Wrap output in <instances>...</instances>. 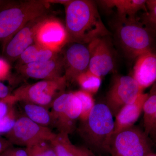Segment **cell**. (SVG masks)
Listing matches in <instances>:
<instances>
[{
	"instance_id": "1",
	"label": "cell",
	"mask_w": 156,
	"mask_h": 156,
	"mask_svg": "<svg viewBox=\"0 0 156 156\" xmlns=\"http://www.w3.org/2000/svg\"><path fill=\"white\" fill-rule=\"evenodd\" d=\"M64 5L67 43L89 44L95 39L109 35L93 1H69Z\"/></svg>"
},
{
	"instance_id": "2",
	"label": "cell",
	"mask_w": 156,
	"mask_h": 156,
	"mask_svg": "<svg viewBox=\"0 0 156 156\" xmlns=\"http://www.w3.org/2000/svg\"><path fill=\"white\" fill-rule=\"evenodd\" d=\"M49 9L47 1H4L0 6V42L3 47L27 23L48 15Z\"/></svg>"
},
{
	"instance_id": "3",
	"label": "cell",
	"mask_w": 156,
	"mask_h": 156,
	"mask_svg": "<svg viewBox=\"0 0 156 156\" xmlns=\"http://www.w3.org/2000/svg\"><path fill=\"white\" fill-rule=\"evenodd\" d=\"M115 128L113 116L106 105L95 104L78 131L85 142L94 150L109 153Z\"/></svg>"
},
{
	"instance_id": "4",
	"label": "cell",
	"mask_w": 156,
	"mask_h": 156,
	"mask_svg": "<svg viewBox=\"0 0 156 156\" xmlns=\"http://www.w3.org/2000/svg\"><path fill=\"white\" fill-rule=\"evenodd\" d=\"M115 35L126 56L137 58L152 51L154 38L151 30L137 17L117 19L115 23Z\"/></svg>"
},
{
	"instance_id": "5",
	"label": "cell",
	"mask_w": 156,
	"mask_h": 156,
	"mask_svg": "<svg viewBox=\"0 0 156 156\" xmlns=\"http://www.w3.org/2000/svg\"><path fill=\"white\" fill-rule=\"evenodd\" d=\"M66 83L64 76L53 80H43L20 87L12 95L17 102L35 104L49 109L56 98L64 92Z\"/></svg>"
},
{
	"instance_id": "6",
	"label": "cell",
	"mask_w": 156,
	"mask_h": 156,
	"mask_svg": "<svg viewBox=\"0 0 156 156\" xmlns=\"http://www.w3.org/2000/svg\"><path fill=\"white\" fill-rule=\"evenodd\" d=\"M50 108L52 126L58 133H72L82 110L80 101L73 92H63L54 100Z\"/></svg>"
},
{
	"instance_id": "7",
	"label": "cell",
	"mask_w": 156,
	"mask_h": 156,
	"mask_svg": "<svg viewBox=\"0 0 156 156\" xmlns=\"http://www.w3.org/2000/svg\"><path fill=\"white\" fill-rule=\"evenodd\" d=\"M152 152L149 137L134 126L113 135L109 153L112 156H145Z\"/></svg>"
},
{
	"instance_id": "8",
	"label": "cell",
	"mask_w": 156,
	"mask_h": 156,
	"mask_svg": "<svg viewBox=\"0 0 156 156\" xmlns=\"http://www.w3.org/2000/svg\"><path fill=\"white\" fill-rule=\"evenodd\" d=\"M56 134L50 128L40 126L25 116L17 118L6 136L12 144L29 147L43 141H50Z\"/></svg>"
},
{
	"instance_id": "9",
	"label": "cell",
	"mask_w": 156,
	"mask_h": 156,
	"mask_svg": "<svg viewBox=\"0 0 156 156\" xmlns=\"http://www.w3.org/2000/svg\"><path fill=\"white\" fill-rule=\"evenodd\" d=\"M143 90L132 76H117L107 94L105 105L115 117L124 105L134 102Z\"/></svg>"
},
{
	"instance_id": "10",
	"label": "cell",
	"mask_w": 156,
	"mask_h": 156,
	"mask_svg": "<svg viewBox=\"0 0 156 156\" xmlns=\"http://www.w3.org/2000/svg\"><path fill=\"white\" fill-rule=\"evenodd\" d=\"M49 17L48 14L36 18L14 34L3 46L5 59L11 61L17 60L26 49L34 44L39 29Z\"/></svg>"
},
{
	"instance_id": "11",
	"label": "cell",
	"mask_w": 156,
	"mask_h": 156,
	"mask_svg": "<svg viewBox=\"0 0 156 156\" xmlns=\"http://www.w3.org/2000/svg\"><path fill=\"white\" fill-rule=\"evenodd\" d=\"M65 46L62 57L64 76L66 82L76 81L78 76L89 69L90 55L88 44L70 42Z\"/></svg>"
},
{
	"instance_id": "12",
	"label": "cell",
	"mask_w": 156,
	"mask_h": 156,
	"mask_svg": "<svg viewBox=\"0 0 156 156\" xmlns=\"http://www.w3.org/2000/svg\"><path fill=\"white\" fill-rule=\"evenodd\" d=\"M88 46L90 55L89 70L100 77L112 72L115 69V58L106 37L93 40Z\"/></svg>"
},
{
	"instance_id": "13",
	"label": "cell",
	"mask_w": 156,
	"mask_h": 156,
	"mask_svg": "<svg viewBox=\"0 0 156 156\" xmlns=\"http://www.w3.org/2000/svg\"><path fill=\"white\" fill-rule=\"evenodd\" d=\"M67 43L64 25L58 20L49 17L39 29L34 43L58 52Z\"/></svg>"
},
{
	"instance_id": "14",
	"label": "cell",
	"mask_w": 156,
	"mask_h": 156,
	"mask_svg": "<svg viewBox=\"0 0 156 156\" xmlns=\"http://www.w3.org/2000/svg\"><path fill=\"white\" fill-rule=\"evenodd\" d=\"M17 68L24 76L42 80L61 77L64 71L62 57L58 56L48 61L23 65Z\"/></svg>"
},
{
	"instance_id": "15",
	"label": "cell",
	"mask_w": 156,
	"mask_h": 156,
	"mask_svg": "<svg viewBox=\"0 0 156 156\" xmlns=\"http://www.w3.org/2000/svg\"><path fill=\"white\" fill-rule=\"evenodd\" d=\"M149 93H141L132 103L124 105L115 116L113 135L134 126L139 119Z\"/></svg>"
},
{
	"instance_id": "16",
	"label": "cell",
	"mask_w": 156,
	"mask_h": 156,
	"mask_svg": "<svg viewBox=\"0 0 156 156\" xmlns=\"http://www.w3.org/2000/svg\"><path fill=\"white\" fill-rule=\"evenodd\" d=\"M132 77L143 89L154 83L156 79V56L152 51L137 57Z\"/></svg>"
},
{
	"instance_id": "17",
	"label": "cell",
	"mask_w": 156,
	"mask_h": 156,
	"mask_svg": "<svg viewBox=\"0 0 156 156\" xmlns=\"http://www.w3.org/2000/svg\"><path fill=\"white\" fill-rule=\"evenodd\" d=\"M101 3L108 9L115 8L119 19L135 18L140 10L147 11L145 0H107Z\"/></svg>"
},
{
	"instance_id": "18",
	"label": "cell",
	"mask_w": 156,
	"mask_h": 156,
	"mask_svg": "<svg viewBox=\"0 0 156 156\" xmlns=\"http://www.w3.org/2000/svg\"><path fill=\"white\" fill-rule=\"evenodd\" d=\"M58 52L34 44L26 49L18 58V67L23 65L48 61L58 56ZM17 67V68H18Z\"/></svg>"
},
{
	"instance_id": "19",
	"label": "cell",
	"mask_w": 156,
	"mask_h": 156,
	"mask_svg": "<svg viewBox=\"0 0 156 156\" xmlns=\"http://www.w3.org/2000/svg\"><path fill=\"white\" fill-rule=\"evenodd\" d=\"M144 127L148 136L155 138L156 134V92L154 85L144 105Z\"/></svg>"
},
{
	"instance_id": "20",
	"label": "cell",
	"mask_w": 156,
	"mask_h": 156,
	"mask_svg": "<svg viewBox=\"0 0 156 156\" xmlns=\"http://www.w3.org/2000/svg\"><path fill=\"white\" fill-rule=\"evenodd\" d=\"M19 102L25 117L40 126L48 128L52 126V118L49 109L35 104Z\"/></svg>"
},
{
	"instance_id": "21",
	"label": "cell",
	"mask_w": 156,
	"mask_h": 156,
	"mask_svg": "<svg viewBox=\"0 0 156 156\" xmlns=\"http://www.w3.org/2000/svg\"><path fill=\"white\" fill-rule=\"evenodd\" d=\"M68 135L58 133L50 141L56 156H76V146L71 142Z\"/></svg>"
},
{
	"instance_id": "22",
	"label": "cell",
	"mask_w": 156,
	"mask_h": 156,
	"mask_svg": "<svg viewBox=\"0 0 156 156\" xmlns=\"http://www.w3.org/2000/svg\"><path fill=\"white\" fill-rule=\"evenodd\" d=\"M76 81L82 90L92 94L97 93L101 85V77L95 75L89 69L78 76Z\"/></svg>"
},
{
	"instance_id": "23",
	"label": "cell",
	"mask_w": 156,
	"mask_h": 156,
	"mask_svg": "<svg viewBox=\"0 0 156 156\" xmlns=\"http://www.w3.org/2000/svg\"><path fill=\"white\" fill-rule=\"evenodd\" d=\"M73 93L80 101L82 104V112L79 119L82 122L88 118L95 105V102L92 94L89 92L80 90L73 92Z\"/></svg>"
},
{
	"instance_id": "24",
	"label": "cell",
	"mask_w": 156,
	"mask_h": 156,
	"mask_svg": "<svg viewBox=\"0 0 156 156\" xmlns=\"http://www.w3.org/2000/svg\"><path fill=\"white\" fill-rule=\"evenodd\" d=\"M25 149L28 156H56L50 141H43Z\"/></svg>"
},
{
	"instance_id": "25",
	"label": "cell",
	"mask_w": 156,
	"mask_h": 156,
	"mask_svg": "<svg viewBox=\"0 0 156 156\" xmlns=\"http://www.w3.org/2000/svg\"><path fill=\"white\" fill-rule=\"evenodd\" d=\"M146 7L147 11H146L143 16L144 21L142 23L154 31L156 23V1H146Z\"/></svg>"
},
{
	"instance_id": "26",
	"label": "cell",
	"mask_w": 156,
	"mask_h": 156,
	"mask_svg": "<svg viewBox=\"0 0 156 156\" xmlns=\"http://www.w3.org/2000/svg\"><path fill=\"white\" fill-rule=\"evenodd\" d=\"M14 106L0 119V134H8L14 128L17 118Z\"/></svg>"
},
{
	"instance_id": "27",
	"label": "cell",
	"mask_w": 156,
	"mask_h": 156,
	"mask_svg": "<svg viewBox=\"0 0 156 156\" xmlns=\"http://www.w3.org/2000/svg\"><path fill=\"white\" fill-rule=\"evenodd\" d=\"M17 101L13 95L5 98L0 99V119L5 116L9 111L14 106Z\"/></svg>"
},
{
	"instance_id": "28",
	"label": "cell",
	"mask_w": 156,
	"mask_h": 156,
	"mask_svg": "<svg viewBox=\"0 0 156 156\" xmlns=\"http://www.w3.org/2000/svg\"><path fill=\"white\" fill-rule=\"evenodd\" d=\"M0 156H28L25 149L13 147L9 148Z\"/></svg>"
},
{
	"instance_id": "29",
	"label": "cell",
	"mask_w": 156,
	"mask_h": 156,
	"mask_svg": "<svg viewBox=\"0 0 156 156\" xmlns=\"http://www.w3.org/2000/svg\"><path fill=\"white\" fill-rule=\"evenodd\" d=\"M10 70V66L8 60L0 57V81L8 77Z\"/></svg>"
},
{
	"instance_id": "30",
	"label": "cell",
	"mask_w": 156,
	"mask_h": 156,
	"mask_svg": "<svg viewBox=\"0 0 156 156\" xmlns=\"http://www.w3.org/2000/svg\"><path fill=\"white\" fill-rule=\"evenodd\" d=\"M76 156H95L91 151L84 147H79L76 146Z\"/></svg>"
},
{
	"instance_id": "31",
	"label": "cell",
	"mask_w": 156,
	"mask_h": 156,
	"mask_svg": "<svg viewBox=\"0 0 156 156\" xmlns=\"http://www.w3.org/2000/svg\"><path fill=\"white\" fill-rule=\"evenodd\" d=\"M10 95L9 87L0 81V99L5 98Z\"/></svg>"
},
{
	"instance_id": "32",
	"label": "cell",
	"mask_w": 156,
	"mask_h": 156,
	"mask_svg": "<svg viewBox=\"0 0 156 156\" xmlns=\"http://www.w3.org/2000/svg\"><path fill=\"white\" fill-rule=\"evenodd\" d=\"M12 145L9 140L0 139V155L7 149L12 147Z\"/></svg>"
},
{
	"instance_id": "33",
	"label": "cell",
	"mask_w": 156,
	"mask_h": 156,
	"mask_svg": "<svg viewBox=\"0 0 156 156\" xmlns=\"http://www.w3.org/2000/svg\"><path fill=\"white\" fill-rule=\"evenodd\" d=\"M145 156H156V154L152 152L151 153L149 154H148L147 155Z\"/></svg>"
},
{
	"instance_id": "34",
	"label": "cell",
	"mask_w": 156,
	"mask_h": 156,
	"mask_svg": "<svg viewBox=\"0 0 156 156\" xmlns=\"http://www.w3.org/2000/svg\"><path fill=\"white\" fill-rule=\"evenodd\" d=\"M3 2H4V1H0V6L2 5V4Z\"/></svg>"
}]
</instances>
